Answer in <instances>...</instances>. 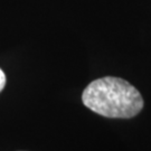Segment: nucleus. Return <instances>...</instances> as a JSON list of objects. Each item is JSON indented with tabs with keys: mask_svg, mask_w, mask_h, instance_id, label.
<instances>
[{
	"mask_svg": "<svg viewBox=\"0 0 151 151\" xmlns=\"http://www.w3.org/2000/svg\"><path fill=\"white\" fill-rule=\"evenodd\" d=\"M82 101L93 112L115 119L133 118L143 108L140 92L125 80L113 76L91 82L83 91Z\"/></svg>",
	"mask_w": 151,
	"mask_h": 151,
	"instance_id": "nucleus-1",
	"label": "nucleus"
},
{
	"mask_svg": "<svg viewBox=\"0 0 151 151\" xmlns=\"http://www.w3.org/2000/svg\"><path fill=\"white\" fill-rule=\"evenodd\" d=\"M6 85V76L5 73L2 72V70L0 68V92L4 90V87Z\"/></svg>",
	"mask_w": 151,
	"mask_h": 151,
	"instance_id": "nucleus-2",
	"label": "nucleus"
}]
</instances>
